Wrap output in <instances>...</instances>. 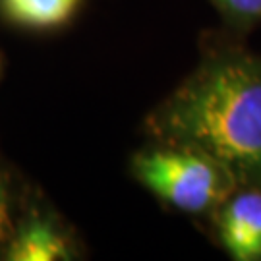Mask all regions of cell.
<instances>
[{
  "instance_id": "obj_1",
  "label": "cell",
  "mask_w": 261,
  "mask_h": 261,
  "mask_svg": "<svg viewBox=\"0 0 261 261\" xmlns=\"http://www.w3.org/2000/svg\"><path fill=\"white\" fill-rule=\"evenodd\" d=\"M161 145L203 151L238 186L261 188V55L223 43L145 120Z\"/></svg>"
},
{
  "instance_id": "obj_6",
  "label": "cell",
  "mask_w": 261,
  "mask_h": 261,
  "mask_svg": "<svg viewBox=\"0 0 261 261\" xmlns=\"http://www.w3.org/2000/svg\"><path fill=\"white\" fill-rule=\"evenodd\" d=\"M211 4L236 31H252L261 25V0H211Z\"/></svg>"
},
{
  "instance_id": "obj_3",
  "label": "cell",
  "mask_w": 261,
  "mask_h": 261,
  "mask_svg": "<svg viewBox=\"0 0 261 261\" xmlns=\"http://www.w3.org/2000/svg\"><path fill=\"white\" fill-rule=\"evenodd\" d=\"M223 250L236 261H261V188L238 186L215 209Z\"/></svg>"
},
{
  "instance_id": "obj_4",
  "label": "cell",
  "mask_w": 261,
  "mask_h": 261,
  "mask_svg": "<svg viewBox=\"0 0 261 261\" xmlns=\"http://www.w3.org/2000/svg\"><path fill=\"white\" fill-rule=\"evenodd\" d=\"M70 238L47 217L33 215L12 232L4 246L8 261H64L74 255Z\"/></svg>"
},
{
  "instance_id": "obj_2",
  "label": "cell",
  "mask_w": 261,
  "mask_h": 261,
  "mask_svg": "<svg viewBox=\"0 0 261 261\" xmlns=\"http://www.w3.org/2000/svg\"><path fill=\"white\" fill-rule=\"evenodd\" d=\"M132 172L149 192L184 213L215 211L238 188L232 172L203 151L161 145L136 153Z\"/></svg>"
},
{
  "instance_id": "obj_5",
  "label": "cell",
  "mask_w": 261,
  "mask_h": 261,
  "mask_svg": "<svg viewBox=\"0 0 261 261\" xmlns=\"http://www.w3.org/2000/svg\"><path fill=\"white\" fill-rule=\"evenodd\" d=\"M82 0H0V10L12 23L29 29L64 25Z\"/></svg>"
},
{
  "instance_id": "obj_7",
  "label": "cell",
  "mask_w": 261,
  "mask_h": 261,
  "mask_svg": "<svg viewBox=\"0 0 261 261\" xmlns=\"http://www.w3.org/2000/svg\"><path fill=\"white\" fill-rule=\"evenodd\" d=\"M12 232H14V224H12V215H10V192L6 178L0 172V248L6 246Z\"/></svg>"
},
{
  "instance_id": "obj_8",
  "label": "cell",
  "mask_w": 261,
  "mask_h": 261,
  "mask_svg": "<svg viewBox=\"0 0 261 261\" xmlns=\"http://www.w3.org/2000/svg\"><path fill=\"white\" fill-rule=\"evenodd\" d=\"M0 70H2V64H0Z\"/></svg>"
}]
</instances>
